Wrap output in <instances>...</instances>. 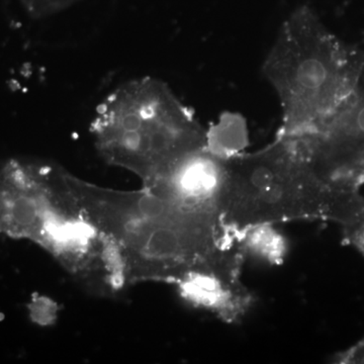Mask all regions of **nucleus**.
<instances>
[{"mask_svg": "<svg viewBox=\"0 0 364 364\" xmlns=\"http://www.w3.org/2000/svg\"><path fill=\"white\" fill-rule=\"evenodd\" d=\"M67 178L126 284H176L229 237L219 215L181 207L149 189L102 188L70 172Z\"/></svg>", "mask_w": 364, "mask_h": 364, "instance_id": "f257e3e1", "label": "nucleus"}, {"mask_svg": "<svg viewBox=\"0 0 364 364\" xmlns=\"http://www.w3.org/2000/svg\"><path fill=\"white\" fill-rule=\"evenodd\" d=\"M364 52L344 44L308 6L284 21L262 71L282 107L277 135L301 138L322 129L355 88Z\"/></svg>", "mask_w": 364, "mask_h": 364, "instance_id": "f03ea898", "label": "nucleus"}, {"mask_svg": "<svg viewBox=\"0 0 364 364\" xmlns=\"http://www.w3.org/2000/svg\"><path fill=\"white\" fill-rule=\"evenodd\" d=\"M98 154L107 164L150 186L208 146V131L166 83L132 79L100 102L90 124Z\"/></svg>", "mask_w": 364, "mask_h": 364, "instance_id": "7ed1b4c3", "label": "nucleus"}, {"mask_svg": "<svg viewBox=\"0 0 364 364\" xmlns=\"http://www.w3.org/2000/svg\"><path fill=\"white\" fill-rule=\"evenodd\" d=\"M68 172L42 160H0V233L35 242L79 277L95 267L104 242L72 193Z\"/></svg>", "mask_w": 364, "mask_h": 364, "instance_id": "20e7f679", "label": "nucleus"}, {"mask_svg": "<svg viewBox=\"0 0 364 364\" xmlns=\"http://www.w3.org/2000/svg\"><path fill=\"white\" fill-rule=\"evenodd\" d=\"M334 196L314 176L294 144L277 135L262 149L228 155L220 219L234 236L257 225L330 221Z\"/></svg>", "mask_w": 364, "mask_h": 364, "instance_id": "39448f33", "label": "nucleus"}, {"mask_svg": "<svg viewBox=\"0 0 364 364\" xmlns=\"http://www.w3.org/2000/svg\"><path fill=\"white\" fill-rule=\"evenodd\" d=\"M245 260L236 237L230 235L173 286L189 305L213 314L227 324H237L256 301L242 280Z\"/></svg>", "mask_w": 364, "mask_h": 364, "instance_id": "423d86ee", "label": "nucleus"}, {"mask_svg": "<svg viewBox=\"0 0 364 364\" xmlns=\"http://www.w3.org/2000/svg\"><path fill=\"white\" fill-rule=\"evenodd\" d=\"M208 146L177 163L165 176L150 186H143L169 202L219 215L226 158Z\"/></svg>", "mask_w": 364, "mask_h": 364, "instance_id": "0eeeda50", "label": "nucleus"}, {"mask_svg": "<svg viewBox=\"0 0 364 364\" xmlns=\"http://www.w3.org/2000/svg\"><path fill=\"white\" fill-rule=\"evenodd\" d=\"M246 259L267 265H280L289 253V242L277 225H257L235 235Z\"/></svg>", "mask_w": 364, "mask_h": 364, "instance_id": "6e6552de", "label": "nucleus"}, {"mask_svg": "<svg viewBox=\"0 0 364 364\" xmlns=\"http://www.w3.org/2000/svg\"><path fill=\"white\" fill-rule=\"evenodd\" d=\"M26 13L33 18H51L63 13L72 6H76L81 0H20Z\"/></svg>", "mask_w": 364, "mask_h": 364, "instance_id": "1a4fd4ad", "label": "nucleus"}]
</instances>
